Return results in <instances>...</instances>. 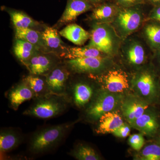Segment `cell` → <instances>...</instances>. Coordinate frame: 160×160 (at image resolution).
I'll return each instance as SVG.
<instances>
[{"mask_svg": "<svg viewBox=\"0 0 160 160\" xmlns=\"http://www.w3.org/2000/svg\"><path fill=\"white\" fill-rule=\"evenodd\" d=\"M92 93V88L87 83H77L73 88V100L76 106L81 107L86 105L91 99Z\"/></svg>", "mask_w": 160, "mask_h": 160, "instance_id": "cell-23", "label": "cell"}, {"mask_svg": "<svg viewBox=\"0 0 160 160\" xmlns=\"http://www.w3.org/2000/svg\"><path fill=\"white\" fill-rule=\"evenodd\" d=\"M16 38L24 40L33 44L40 49H47V47L43 39L42 33L32 29H15Z\"/></svg>", "mask_w": 160, "mask_h": 160, "instance_id": "cell-21", "label": "cell"}, {"mask_svg": "<svg viewBox=\"0 0 160 160\" xmlns=\"http://www.w3.org/2000/svg\"><path fill=\"white\" fill-rule=\"evenodd\" d=\"M93 8L88 0H67L66 9L58 22V26L70 24L80 15L91 11Z\"/></svg>", "mask_w": 160, "mask_h": 160, "instance_id": "cell-10", "label": "cell"}, {"mask_svg": "<svg viewBox=\"0 0 160 160\" xmlns=\"http://www.w3.org/2000/svg\"><path fill=\"white\" fill-rule=\"evenodd\" d=\"M26 66L31 74L43 75L52 69L53 62L49 57L37 53L29 59Z\"/></svg>", "mask_w": 160, "mask_h": 160, "instance_id": "cell-18", "label": "cell"}, {"mask_svg": "<svg viewBox=\"0 0 160 160\" xmlns=\"http://www.w3.org/2000/svg\"><path fill=\"white\" fill-rule=\"evenodd\" d=\"M62 54L65 58L68 60L87 58H109L97 49L86 46L84 47H69Z\"/></svg>", "mask_w": 160, "mask_h": 160, "instance_id": "cell-19", "label": "cell"}, {"mask_svg": "<svg viewBox=\"0 0 160 160\" xmlns=\"http://www.w3.org/2000/svg\"><path fill=\"white\" fill-rule=\"evenodd\" d=\"M154 52L139 32L123 40L116 58L132 68L144 67Z\"/></svg>", "mask_w": 160, "mask_h": 160, "instance_id": "cell-1", "label": "cell"}, {"mask_svg": "<svg viewBox=\"0 0 160 160\" xmlns=\"http://www.w3.org/2000/svg\"><path fill=\"white\" fill-rule=\"evenodd\" d=\"M129 142L130 146L133 149L139 151L144 146L145 140L142 135L135 134L130 136Z\"/></svg>", "mask_w": 160, "mask_h": 160, "instance_id": "cell-30", "label": "cell"}, {"mask_svg": "<svg viewBox=\"0 0 160 160\" xmlns=\"http://www.w3.org/2000/svg\"><path fill=\"white\" fill-rule=\"evenodd\" d=\"M99 120V124L95 130L98 134L113 133L124 124L122 118L117 112L111 111L106 112Z\"/></svg>", "mask_w": 160, "mask_h": 160, "instance_id": "cell-16", "label": "cell"}, {"mask_svg": "<svg viewBox=\"0 0 160 160\" xmlns=\"http://www.w3.org/2000/svg\"><path fill=\"white\" fill-rule=\"evenodd\" d=\"M88 1L94 7V6H98V5L103 2H105L109 1V0H88Z\"/></svg>", "mask_w": 160, "mask_h": 160, "instance_id": "cell-35", "label": "cell"}, {"mask_svg": "<svg viewBox=\"0 0 160 160\" xmlns=\"http://www.w3.org/2000/svg\"><path fill=\"white\" fill-rule=\"evenodd\" d=\"M142 158L145 160H160V146L150 145L146 146L142 151Z\"/></svg>", "mask_w": 160, "mask_h": 160, "instance_id": "cell-29", "label": "cell"}, {"mask_svg": "<svg viewBox=\"0 0 160 160\" xmlns=\"http://www.w3.org/2000/svg\"><path fill=\"white\" fill-rule=\"evenodd\" d=\"M114 59L110 58H87L69 59L66 62L68 68L74 73L97 75L110 68Z\"/></svg>", "mask_w": 160, "mask_h": 160, "instance_id": "cell-6", "label": "cell"}, {"mask_svg": "<svg viewBox=\"0 0 160 160\" xmlns=\"http://www.w3.org/2000/svg\"><path fill=\"white\" fill-rule=\"evenodd\" d=\"M40 49L36 46L24 40L16 38L13 51L16 57L26 65L32 56L38 53Z\"/></svg>", "mask_w": 160, "mask_h": 160, "instance_id": "cell-20", "label": "cell"}, {"mask_svg": "<svg viewBox=\"0 0 160 160\" xmlns=\"http://www.w3.org/2000/svg\"><path fill=\"white\" fill-rule=\"evenodd\" d=\"M42 33L47 48L55 50L63 47V42L56 29L46 27Z\"/></svg>", "mask_w": 160, "mask_h": 160, "instance_id": "cell-28", "label": "cell"}, {"mask_svg": "<svg viewBox=\"0 0 160 160\" xmlns=\"http://www.w3.org/2000/svg\"><path fill=\"white\" fill-rule=\"evenodd\" d=\"M149 106L139 101H132L126 103L123 106V114L130 123H133L144 114Z\"/></svg>", "mask_w": 160, "mask_h": 160, "instance_id": "cell-24", "label": "cell"}, {"mask_svg": "<svg viewBox=\"0 0 160 160\" xmlns=\"http://www.w3.org/2000/svg\"><path fill=\"white\" fill-rule=\"evenodd\" d=\"M130 132V129L129 126L124 124L113 132L112 133L117 137L124 138L128 137Z\"/></svg>", "mask_w": 160, "mask_h": 160, "instance_id": "cell-32", "label": "cell"}, {"mask_svg": "<svg viewBox=\"0 0 160 160\" xmlns=\"http://www.w3.org/2000/svg\"><path fill=\"white\" fill-rule=\"evenodd\" d=\"M69 155L79 160H99L101 158L90 146L85 145H79L75 147Z\"/></svg>", "mask_w": 160, "mask_h": 160, "instance_id": "cell-27", "label": "cell"}, {"mask_svg": "<svg viewBox=\"0 0 160 160\" xmlns=\"http://www.w3.org/2000/svg\"><path fill=\"white\" fill-rule=\"evenodd\" d=\"M133 123L136 129L147 134L155 133L158 127L157 120L154 117L145 113L137 119Z\"/></svg>", "mask_w": 160, "mask_h": 160, "instance_id": "cell-26", "label": "cell"}, {"mask_svg": "<svg viewBox=\"0 0 160 160\" xmlns=\"http://www.w3.org/2000/svg\"><path fill=\"white\" fill-rule=\"evenodd\" d=\"M41 76L31 74L26 77L24 80L33 92L34 98L36 99L51 93L47 86L46 78H43Z\"/></svg>", "mask_w": 160, "mask_h": 160, "instance_id": "cell-22", "label": "cell"}, {"mask_svg": "<svg viewBox=\"0 0 160 160\" xmlns=\"http://www.w3.org/2000/svg\"><path fill=\"white\" fill-rule=\"evenodd\" d=\"M145 4L149 5L153 7L160 5V0H144Z\"/></svg>", "mask_w": 160, "mask_h": 160, "instance_id": "cell-34", "label": "cell"}, {"mask_svg": "<svg viewBox=\"0 0 160 160\" xmlns=\"http://www.w3.org/2000/svg\"><path fill=\"white\" fill-rule=\"evenodd\" d=\"M74 123L49 126L37 131L29 141V152L32 154H42L56 148L66 137Z\"/></svg>", "mask_w": 160, "mask_h": 160, "instance_id": "cell-2", "label": "cell"}, {"mask_svg": "<svg viewBox=\"0 0 160 160\" xmlns=\"http://www.w3.org/2000/svg\"><path fill=\"white\" fill-rule=\"evenodd\" d=\"M121 7H129L145 4L144 0H114Z\"/></svg>", "mask_w": 160, "mask_h": 160, "instance_id": "cell-31", "label": "cell"}, {"mask_svg": "<svg viewBox=\"0 0 160 160\" xmlns=\"http://www.w3.org/2000/svg\"><path fill=\"white\" fill-rule=\"evenodd\" d=\"M8 98L12 108L17 110L23 102L34 98V95L28 84L24 81L10 90Z\"/></svg>", "mask_w": 160, "mask_h": 160, "instance_id": "cell-14", "label": "cell"}, {"mask_svg": "<svg viewBox=\"0 0 160 160\" xmlns=\"http://www.w3.org/2000/svg\"><path fill=\"white\" fill-rule=\"evenodd\" d=\"M90 37L86 46L102 52L109 57L115 59L123 40L110 23L91 24Z\"/></svg>", "mask_w": 160, "mask_h": 160, "instance_id": "cell-3", "label": "cell"}, {"mask_svg": "<svg viewBox=\"0 0 160 160\" xmlns=\"http://www.w3.org/2000/svg\"><path fill=\"white\" fill-rule=\"evenodd\" d=\"M153 72L144 68L136 72L134 81L138 89L144 96L150 95L156 89V78Z\"/></svg>", "mask_w": 160, "mask_h": 160, "instance_id": "cell-13", "label": "cell"}, {"mask_svg": "<svg viewBox=\"0 0 160 160\" xmlns=\"http://www.w3.org/2000/svg\"><path fill=\"white\" fill-rule=\"evenodd\" d=\"M7 12L10 15L15 29L33 28L37 26L38 24L22 11L9 9Z\"/></svg>", "mask_w": 160, "mask_h": 160, "instance_id": "cell-25", "label": "cell"}, {"mask_svg": "<svg viewBox=\"0 0 160 160\" xmlns=\"http://www.w3.org/2000/svg\"><path fill=\"white\" fill-rule=\"evenodd\" d=\"M147 20H152L160 23V5L154 6L149 11Z\"/></svg>", "mask_w": 160, "mask_h": 160, "instance_id": "cell-33", "label": "cell"}, {"mask_svg": "<svg viewBox=\"0 0 160 160\" xmlns=\"http://www.w3.org/2000/svg\"><path fill=\"white\" fill-rule=\"evenodd\" d=\"M120 7L115 1L109 0L94 6L91 10L89 20L91 24L111 23L117 15Z\"/></svg>", "mask_w": 160, "mask_h": 160, "instance_id": "cell-9", "label": "cell"}, {"mask_svg": "<svg viewBox=\"0 0 160 160\" xmlns=\"http://www.w3.org/2000/svg\"><path fill=\"white\" fill-rule=\"evenodd\" d=\"M117 102L114 96L106 92H101L86 110L87 117L90 120L99 119L103 114L114 109Z\"/></svg>", "mask_w": 160, "mask_h": 160, "instance_id": "cell-8", "label": "cell"}, {"mask_svg": "<svg viewBox=\"0 0 160 160\" xmlns=\"http://www.w3.org/2000/svg\"><path fill=\"white\" fill-rule=\"evenodd\" d=\"M152 58H156L159 62L160 63V49L154 52Z\"/></svg>", "mask_w": 160, "mask_h": 160, "instance_id": "cell-36", "label": "cell"}, {"mask_svg": "<svg viewBox=\"0 0 160 160\" xmlns=\"http://www.w3.org/2000/svg\"><path fill=\"white\" fill-rule=\"evenodd\" d=\"M68 106V102L63 95L49 93L37 98L23 114L44 119H49L62 114Z\"/></svg>", "mask_w": 160, "mask_h": 160, "instance_id": "cell-5", "label": "cell"}, {"mask_svg": "<svg viewBox=\"0 0 160 160\" xmlns=\"http://www.w3.org/2000/svg\"><path fill=\"white\" fill-rule=\"evenodd\" d=\"M146 4L129 7H121L113 22L111 23L122 40L137 32L147 19Z\"/></svg>", "mask_w": 160, "mask_h": 160, "instance_id": "cell-4", "label": "cell"}, {"mask_svg": "<svg viewBox=\"0 0 160 160\" xmlns=\"http://www.w3.org/2000/svg\"><path fill=\"white\" fill-rule=\"evenodd\" d=\"M69 75V71L64 67H58L52 69L46 75V82L50 92L63 95Z\"/></svg>", "mask_w": 160, "mask_h": 160, "instance_id": "cell-11", "label": "cell"}, {"mask_svg": "<svg viewBox=\"0 0 160 160\" xmlns=\"http://www.w3.org/2000/svg\"><path fill=\"white\" fill-rule=\"evenodd\" d=\"M59 33L75 45L80 46H83L90 37L89 32L75 23L68 24Z\"/></svg>", "mask_w": 160, "mask_h": 160, "instance_id": "cell-15", "label": "cell"}, {"mask_svg": "<svg viewBox=\"0 0 160 160\" xmlns=\"http://www.w3.org/2000/svg\"><path fill=\"white\" fill-rule=\"evenodd\" d=\"M23 137L16 129L6 128L0 132V151L7 152L17 148L22 143Z\"/></svg>", "mask_w": 160, "mask_h": 160, "instance_id": "cell-17", "label": "cell"}, {"mask_svg": "<svg viewBox=\"0 0 160 160\" xmlns=\"http://www.w3.org/2000/svg\"><path fill=\"white\" fill-rule=\"evenodd\" d=\"M153 52L160 49V23L147 20L138 31Z\"/></svg>", "mask_w": 160, "mask_h": 160, "instance_id": "cell-12", "label": "cell"}, {"mask_svg": "<svg viewBox=\"0 0 160 160\" xmlns=\"http://www.w3.org/2000/svg\"><path fill=\"white\" fill-rule=\"evenodd\" d=\"M90 76L110 92H122L129 87L130 75L122 68L111 67L101 74Z\"/></svg>", "mask_w": 160, "mask_h": 160, "instance_id": "cell-7", "label": "cell"}]
</instances>
